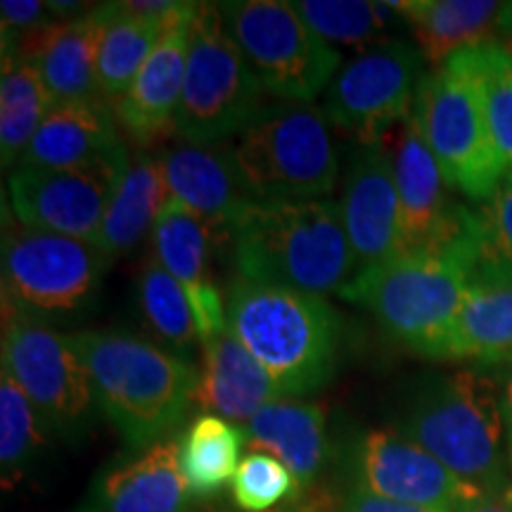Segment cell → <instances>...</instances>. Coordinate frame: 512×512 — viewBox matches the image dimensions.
<instances>
[{
	"instance_id": "obj_26",
	"label": "cell",
	"mask_w": 512,
	"mask_h": 512,
	"mask_svg": "<svg viewBox=\"0 0 512 512\" xmlns=\"http://www.w3.org/2000/svg\"><path fill=\"white\" fill-rule=\"evenodd\" d=\"M169 197L159 157L138 152L114 190L95 247L110 261L131 252L147 233H152Z\"/></svg>"
},
{
	"instance_id": "obj_17",
	"label": "cell",
	"mask_w": 512,
	"mask_h": 512,
	"mask_svg": "<svg viewBox=\"0 0 512 512\" xmlns=\"http://www.w3.org/2000/svg\"><path fill=\"white\" fill-rule=\"evenodd\" d=\"M107 17H110V5L105 3L67 22L46 24L15 41L3 38V46L36 64L38 72L46 79L55 107L72 105V102H95L100 100L98 55Z\"/></svg>"
},
{
	"instance_id": "obj_37",
	"label": "cell",
	"mask_w": 512,
	"mask_h": 512,
	"mask_svg": "<svg viewBox=\"0 0 512 512\" xmlns=\"http://www.w3.org/2000/svg\"><path fill=\"white\" fill-rule=\"evenodd\" d=\"M46 15H50L48 3L38 0H3L0 3V19H3V38L27 36L31 31L46 27Z\"/></svg>"
},
{
	"instance_id": "obj_30",
	"label": "cell",
	"mask_w": 512,
	"mask_h": 512,
	"mask_svg": "<svg viewBox=\"0 0 512 512\" xmlns=\"http://www.w3.org/2000/svg\"><path fill=\"white\" fill-rule=\"evenodd\" d=\"M247 434L240 425L219 415H197L183 434H178L181 470L192 496H209L233 482L242 463Z\"/></svg>"
},
{
	"instance_id": "obj_32",
	"label": "cell",
	"mask_w": 512,
	"mask_h": 512,
	"mask_svg": "<svg viewBox=\"0 0 512 512\" xmlns=\"http://www.w3.org/2000/svg\"><path fill=\"white\" fill-rule=\"evenodd\" d=\"M304 22L330 46H377L396 12L389 3L366 0H299L294 3Z\"/></svg>"
},
{
	"instance_id": "obj_1",
	"label": "cell",
	"mask_w": 512,
	"mask_h": 512,
	"mask_svg": "<svg viewBox=\"0 0 512 512\" xmlns=\"http://www.w3.org/2000/svg\"><path fill=\"white\" fill-rule=\"evenodd\" d=\"M482 259V230L475 214L470 230L451 245L399 252L361 268L339 297L373 313L389 337L411 354L448 358L467 285Z\"/></svg>"
},
{
	"instance_id": "obj_35",
	"label": "cell",
	"mask_w": 512,
	"mask_h": 512,
	"mask_svg": "<svg viewBox=\"0 0 512 512\" xmlns=\"http://www.w3.org/2000/svg\"><path fill=\"white\" fill-rule=\"evenodd\" d=\"M299 489L297 479L278 458L252 451L242 458L230 491L245 512H266Z\"/></svg>"
},
{
	"instance_id": "obj_8",
	"label": "cell",
	"mask_w": 512,
	"mask_h": 512,
	"mask_svg": "<svg viewBox=\"0 0 512 512\" xmlns=\"http://www.w3.org/2000/svg\"><path fill=\"white\" fill-rule=\"evenodd\" d=\"M264 88L223 22L221 3H200L192 19L188 69L174 131L185 143L216 145L240 136L261 107Z\"/></svg>"
},
{
	"instance_id": "obj_22",
	"label": "cell",
	"mask_w": 512,
	"mask_h": 512,
	"mask_svg": "<svg viewBox=\"0 0 512 512\" xmlns=\"http://www.w3.org/2000/svg\"><path fill=\"white\" fill-rule=\"evenodd\" d=\"M287 399L245 344L228 328L202 342V368L195 403L211 415L245 427L261 408Z\"/></svg>"
},
{
	"instance_id": "obj_7",
	"label": "cell",
	"mask_w": 512,
	"mask_h": 512,
	"mask_svg": "<svg viewBox=\"0 0 512 512\" xmlns=\"http://www.w3.org/2000/svg\"><path fill=\"white\" fill-rule=\"evenodd\" d=\"M413 117L446 183L470 200H491L508 164L491 136L470 50H460L425 74Z\"/></svg>"
},
{
	"instance_id": "obj_11",
	"label": "cell",
	"mask_w": 512,
	"mask_h": 512,
	"mask_svg": "<svg viewBox=\"0 0 512 512\" xmlns=\"http://www.w3.org/2000/svg\"><path fill=\"white\" fill-rule=\"evenodd\" d=\"M3 373L19 384L48 430L81 437L93 418V382L72 337L3 306Z\"/></svg>"
},
{
	"instance_id": "obj_31",
	"label": "cell",
	"mask_w": 512,
	"mask_h": 512,
	"mask_svg": "<svg viewBox=\"0 0 512 512\" xmlns=\"http://www.w3.org/2000/svg\"><path fill=\"white\" fill-rule=\"evenodd\" d=\"M138 302L145 325L155 332V337L188 358L200 342L195 316H192L183 287L155 256H150L140 271Z\"/></svg>"
},
{
	"instance_id": "obj_9",
	"label": "cell",
	"mask_w": 512,
	"mask_h": 512,
	"mask_svg": "<svg viewBox=\"0 0 512 512\" xmlns=\"http://www.w3.org/2000/svg\"><path fill=\"white\" fill-rule=\"evenodd\" d=\"M221 12L264 93L311 102L337 76L342 55L304 22L294 3L233 0L221 3Z\"/></svg>"
},
{
	"instance_id": "obj_13",
	"label": "cell",
	"mask_w": 512,
	"mask_h": 512,
	"mask_svg": "<svg viewBox=\"0 0 512 512\" xmlns=\"http://www.w3.org/2000/svg\"><path fill=\"white\" fill-rule=\"evenodd\" d=\"M351 486L437 512H472L489 501L399 430L361 432L344 448Z\"/></svg>"
},
{
	"instance_id": "obj_24",
	"label": "cell",
	"mask_w": 512,
	"mask_h": 512,
	"mask_svg": "<svg viewBox=\"0 0 512 512\" xmlns=\"http://www.w3.org/2000/svg\"><path fill=\"white\" fill-rule=\"evenodd\" d=\"M121 155L128 152L105 102H72L53 107L19 166L76 169Z\"/></svg>"
},
{
	"instance_id": "obj_41",
	"label": "cell",
	"mask_w": 512,
	"mask_h": 512,
	"mask_svg": "<svg viewBox=\"0 0 512 512\" xmlns=\"http://www.w3.org/2000/svg\"><path fill=\"white\" fill-rule=\"evenodd\" d=\"M472 512H512V505L505 501L503 498H496V501H486L479 505V508H475Z\"/></svg>"
},
{
	"instance_id": "obj_12",
	"label": "cell",
	"mask_w": 512,
	"mask_h": 512,
	"mask_svg": "<svg viewBox=\"0 0 512 512\" xmlns=\"http://www.w3.org/2000/svg\"><path fill=\"white\" fill-rule=\"evenodd\" d=\"M422 79V50L403 41H382L339 69L325 91L323 112L361 147L380 145L413 114Z\"/></svg>"
},
{
	"instance_id": "obj_14",
	"label": "cell",
	"mask_w": 512,
	"mask_h": 512,
	"mask_svg": "<svg viewBox=\"0 0 512 512\" xmlns=\"http://www.w3.org/2000/svg\"><path fill=\"white\" fill-rule=\"evenodd\" d=\"M128 162L121 155L76 169L17 166L10 174L12 216L27 228L95 245Z\"/></svg>"
},
{
	"instance_id": "obj_20",
	"label": "cell",
	"mask_w": 512,
	"mask_h": 512,
	"mask_svg": "<svg viewBox=\"0 0 512 512\" xmlns=\"http://www.w3.org/2000/svg\"><path fill=\"white\" fill-rule=\"evenodd\" d=\"M339 209L358 271L399 254V192L392 155L382 145L358 147Z\"/></svg>"
},
{
	"instance_id": "obj_18",
	"label": "cell",
	"mask_w": 512,
	"mask_h": 512,
	"mask_svg": "<svg viewBox=\"0 0 512 512\" xmlns=\"http://www.w3.org/2000/svg\"><path fill=\"white\" fill-rule=\"evenodd\" d=\"M197 5L200 3H183L169 17L162 38L147 57L136 81L114 105V117L138 143H152L176 124Z\"/></svg>"
},
{
	"instance_id": "obj_38",
	"label": "cell",
	"mask_w": 512,
	"mask_h": 512,
	"mask_svg": "<svg viewBox=\"0 0 512 512\" xmlns=\"http://www.w3.org/2000/svg\"><path fill=\"white\" fill-rule=\"evenodd\" d=\"M342 512H437V510L396 503V501H389V498L375 496V494H370V491H363V489H356V486H351V489L342 498Z\"/></svg>"
},
{
	"instance_id": "obj_33",
	"label": "cell",
	"mask_w": 512,
	"mask_h": 512,
	"mask_svg": "<svg viewBox=\"0 0 512 512\" xmlns=\"http://www.w3.org/2000/svg\"><path fill=\"white\" fill-rule=\"evenodd\" d=\"M46 430L29 396L8 373H0V470L5 489H12L24 477L43 446Z\"/></svg>"
},
{
	"instance_id": "obj_23",
	"label": "cell",
	"mask_w": 512,
	"mask_h": 512,
	"mask_svg": "<svg viewBox=\"0 0 512 512\" xmlns=\"http://www.w3.org/2000/svg\"><path fill=\"white\" fill-rule=\"evenodd\" d=\"M448 358L512 361V266L479 259L460 306Z\"/></svg>"
},
{
	"instance_id": "obj_40",
	"label": "cell",
	"mask_w": 512,
	"mask_h": 512,
	"mask_svg": "<svg viewBox=\"0 0 512 512\" xmlns=\"http://www.w3.org/2000/svg\"><path fill=\"white\" fill-rule=\"evenodd\" d=\"M496 29L503 38L505 50L512 55V3H503V10H501V15H498Z\"/></svg>"
},
{
	"instance_id": "obj_25",
	"label": "cell",
	"mask_w": 512,
	"mask_h": 512,
	"mask_svg": "<svg viewBox=\"0 0 512 512\" xmlns=\"http://www.w3.org/2000/svg\"><path fill=\"white\" fill-rule=\"evenodd\" d=\"M242 430L252 451L278 458L292 472L299 491L318 482L328 456L323 406L299 399L275 401L261 408Z\"/></svg>"
},
{
	"instance_id": "obj_10",
	"label": "cell",
	"mask_w": 512,
	"mask_h": 512,
	"mask_svg": "<svg viewBox=\"0 0 512 512\" xmlns=\"http://www.w3.org/2000/svg\"><path fill=\"white\" fill-rule=\"evenodd\" d=\"M3 306L34 318H64L95 297L107 256L91 242L22 226L3 233Z\"/></svg>"
},
{
	"instance_id": "obj_29",
	"label": "cell",
	"mask_w": 512,
	"mask_h": 512,
	"mask_svg": "<svg viewBox=\"0 0 512 512\" xmlns=\"http://www.w3.org/2000/svg\"><path fill=\"white\" fill-rule=\"evenodd\" d=\"M107 5H110V17L98 55V95L102 102L110 100L117 105L136 81L147 57L152 55L174 12L164 19H155L126 10L124 3Z\"/></svg>"
},
{
	"instance_id": "obj_2",
	"label": "cell",
	"mask_w": 512,
	"mask_h": 512,
	"mask_svg": "<svg viewBox=\"0 0 512 512\" xmlns=\"http://www.w3.org/2000/svg\"><path fill=\"white\" fill-rule=\"evenodd\" d=\"M69 337L91 375L95 403L131 451L171 437L195 403L200 373L190 358L128 332L91 330Z\"/></svg>"
},
{
	"instance_id": "obj_36",
	"label": "cell",
	"mask_w": 512,
	"mask_h": 512,
	"mask_svg": "<svg viewBox=\"0 0 512 512\" xmlns=\"http://www.w3.org/2000/svg\"><path fill=\"white\" fill-rule=\"evenodd\" d=\"M479 216L482 259L512 266V169Z\"/></svg>"
},
{
	"instance_id": "obj_16",
	"label": "cell",
	"mask_w": 512,
	"mask_h": 512,
	"mask_svg": "<svg viewBox=\"0 0 512 512\" xmlns=\"http://www.w3.org/2000/svg\"><path fill=\"white\" fill-rule=\"evenodd\" d=\"M169 195L188 207L211 228V233L230 238L233 228L256 204L247 188L233 147L226 143H181L159 155Z\"/></svg>"
},
{
	"instance_id": "obj_28",
	"label": "cell",
	"mask_w": 512,
	"mask_h": 512,
	"mask_svg": "<svg viewBox=\"0 0 512 512\" xmlns=\"http://www.w3.org/2000/svg\"><path fill=\"white\" fill-rule=\"evenodd\" d=\"M55 100L46 79L34 62L19 57L3 46V72H0V152L3 166L22 164L31 140L43 121L53 112Z\"/></svg>"
},
{
	"instance_id": "obj_4",
	"label": "cell",
	"mask_w": 512,
	"mask_h": 512,
	"mask_svg": "<svg viewBox=\"0 0 512 512\" xmlns=\"http://www.w3.org/2000/svg\"><path fill=\"white\" fill-rule=\"evenodd\" d=\"M226 323L287 399L316 392L335 375L342 320L323 297L235 275Z\"/></svg>"
},
{
	"instance_id": "obj_19",
	"label": "cell",
	"mask_w": 512,
	"mask_h": 512,
	"mask_svg": "<svg viewBox=\"0 0 512 512\" xmlns=\"http://www.w3.org/2000/svg\"><path fill=\"white\" fill-rule=\"evenodd\" d=\"M190 496L171 434L107 465L74 512H185Z\"/></svg>"
},
{
	"instance_id": "obj_6",
	"label": "cell",
	"mask_w": 512,
	"mask_h": 512,
	"mask_svg": "<svg viewBox=\"0 0 512 512\" xmlns=\"http://www.w3.org/2000/svg\"><path fill=\"white\" fill-rule=\"evenodd\" d=\"M230 147L256 202H311L337 183L330 119L311 102L264 105Z\"/></svg>"
},
{
	"instance_id": "obj_39",
	"label": "cell",
	"mask_w": 512,
	"mask_h": 512,
	"mask_svg": "<svg viewBox=\"0 0 512 512\" xmlns=\"http://www.w3.org/2000/svg\"><path fill=\"white\" fill-rule=\"evenodd\" d=\"M503 418H505V432H508V460L512 467V368L503 389Z\"/></svg>"
},
{
	"instance_id": "obj_34",
	"label": "cell",
	"mask_w": 512,
	"mask_h": 512,
	"mask_svg": "<svg viewBox=\"0 0 512 512\" xmlns=\"http://www.w3.org/2000/svg\"><path fill=\"white\" fill-rule=\"evenodd\" d=\"M470 50L479 91H482L486 119L503 162L512 169V55L503 43L484 41Z\"/></svg>"
},
{
	"instance_id": "obj_15",
	"label": "cell",
	"mask_w": 512,
	"mask_h": 512,
	"mask_svg": "<svg viewBox=\"0 0 512 512\" xmlns=\"http://www.w3.org/2000/svg\"><path fill=\"white\" fill-rule=\"evenodd\" d=\"M392 162L399 192V252L451 245L470 230L475 214L448 200L446 178L413 114L399 126Z\"/></svg>"
},
{
	"instance_id": "obj_27",
	"label": "cell",
	"mask_w": 512,
	"mask_h": 512,
	"mask_svg": "<svg viewBox=\"0 0 512 512\" xmlns=\"http://www.w3.org/2000/svg\"><path fill=\"white\" fill-rule=\"evenodd\" d=\"M396 15L411 22L422 55L434 64H444L460 50L491 41L503 3L489 0H392Z\"/></svg>"
},
{
	"instance_id": "obj_3",
	"label": "cell",
	"mask_w": 512,
	"mask_h": 512,
	"mask_svg": "<svg viewBox=\"0 0 512 512\" xmlns=\"http://www.w3.org/2000/svg\"><path fill=\"white\" fill-rule=\"evenodd\" d=\"M230 245L242 278L316 297L339 294L358 271L339 202H256Z\"/></svg>"
},
{
	"instance_id": "obj_5",
	"label": "cell",
	"mask_w": 512,
	"mask_h": 512,
	"mask_svg": "<svg viewBox=\"0 0 512 512\" xmlns=\"http://www.w3.org/2000/svg\"><path fill=\"white\" fill-rule=\"evenodd\" d=\"M396 430L489 501L505 496L508 432L489 377L460 370L425 382L408 399Z\"/></svg>"
},
{
	"instance_id": "obj_21",
	"label": "cell",
	"mask_w": 512,
	"mask_h": 512,
	"mask_svg": "<svg viewBox=\"0 0 512 512\" xmlns=\"http://www.w3.org/2000/svg\"><path fill=\"white\" fill-rule=\"evenodd\" d=\"M211 245L214 233L207 223L169 197L152 228V256L183 287L195 316L200 344L228 328L226 299L211 275Z\"/></svg>"
}]
</instances>
